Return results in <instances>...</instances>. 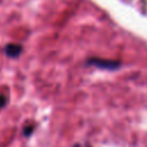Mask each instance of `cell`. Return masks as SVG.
Returning <instances> with one entry per match:
<instances>
[{"instance_id": "5", "label": "cell", "mask_w": 147, "mask_h": 147, "mask_svg": "<svg viewBox=\"0 0 147 147\" xmlns=\"http://www.w3.org/2000/svg\"><path fill=\"white\" fill-rule=\"evenodd\" d=\"M74 147H79V146H77V145H76V146H74Z\"/></svg>"}, {"instance_id": "1", "label": "cell", "mask_w": 147, "mask_h": 147, "mask_svg": "<svg viewBox=\"0 0 147 147\" xmlns=\"http://www.w3.org/2000/svg\"><path fill=\"white\" fill-rule=\"evenodd\" d=\"M90 64L100 67V68H106V69H115L117 67H119V63L113 60H103V59H90L88 60Z\"/></svg>"}, {"instance_id": "3", "label": "cell", "mask_w": 147, "mask_h": 147, "mask_svg": "<svg viewBox=\"0 0 147 147\" xmlns=\"http://www.w3.org/2000/svg\"><path fill=\"white\" fill-rule=\"evenodd\" d=\"M7 103V96L3 94H0V109H2Z\"/></svg>"}, {"instance_id": "4", "label": "cell", "mask_w": 147, "mask_h": 147, "mask_svg": "<svg viewBox=\"0 0 147 147\" xmlns=\"http://www.w3.org/2000/svg\"><path fill=\"white\" fill-rule=\"evenodd\" d=\"M32 131H33V127H32V125H30V126L25 127V130H24V133H25L26 136H29V134H30Z\"/></svg>"}, {"instance_id": "2", "label": "cell", "mask_w": 147, "mask_h": 147, "mask_svg": "<svg viewBox=\"0 0 147 147\" xmlns=\"http://www.w3.org/2000/svg\"><path fill=\"white\" fill-rule=\"evenodd\" d=\"M5 51H6L8 56L16 57L22 53V46L17 45V44H8L6 46V48H5Z\"/></svg>"}]
</instances>
